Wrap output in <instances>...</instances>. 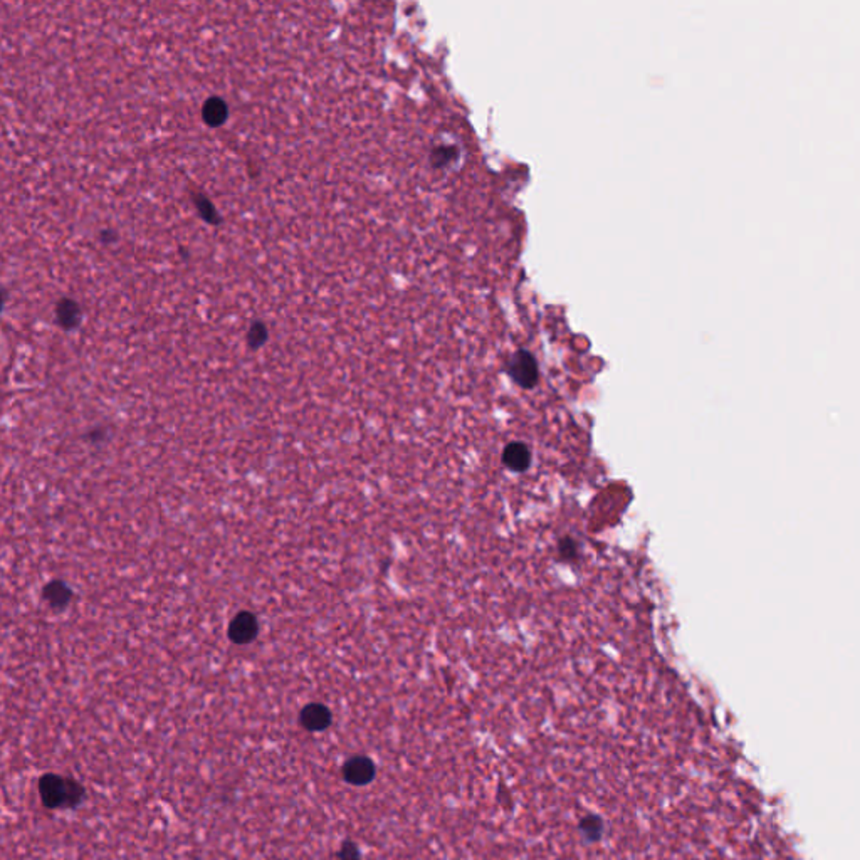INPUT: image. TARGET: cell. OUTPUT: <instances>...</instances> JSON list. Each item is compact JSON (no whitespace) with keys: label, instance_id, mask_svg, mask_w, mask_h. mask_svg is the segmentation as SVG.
Wrapping results in <instances>:
<instances>
[{"label":"cell","instance_id":"cell-1","mask_svg":"<svg viewBox=\"0 0 860 860\" xmlns=\"http://www.w3.org/2000/svg\"><path fill=\"white\" fill-rule=\"evenodd\" d=\"M41 798L46 807L63 808L74 807L83 800V787L71 778L58 774H46L39 783Z\"/></svg>","mask_w":860,"mask_h":860},{"label":"cell","instance_id":"cell-2","mask_svg":"<svg viewBox=\"0 0 860 860\" xmlns=\"http://www.w3.org/2000/svg\"><path fill=\"white\" fill-rule=\"evenodd\" d=\"M506 373L509 375L511 380L524 390H531L537 387L539 380V368L538 361L533 353L528 350H518L511 355V358L506 363Z\"/></svg>","mask_w":860,"mask_h":860},{"label":"cell","instance_id":"cell-3","mask_svg":"<svg viewBox=\"0 0 860 860\" xmlns=\"http://www.w3.org/2000/svg\"><path fill=\"white\" fill-rule=\"evenodd\" d=\"M343 777L348 783L356 784V787L368 784L375 778L373 761L366 756H353L346 761L345 768H343Z\"/></svg>","mask_w":860,"mask_h":860},{"label":"cell","instance_id":"cell-4","mask_svg":"<svg viewBox=\"0 0 860 860\" xmlns=\"http://www.w3.org/2000/svg\"><path fill=\"white\" fill-rule=\"evenodd\" d=\"M502 464L513 472H526L531 466V450L524 442L514 440L504 447Z\"/></svg>","mask_w":860,"mask_h":860},{"label":"cell","instance_id":"cell-5","mask_svg":"<svg viewBox=\"0 0 860 860\" xmlns=\"http://www.w3.org/2000/svg\"><path fill=\"white\" fill-rule=\"evenodd\" d=\"M229 636L234 642H237V643L251 642L252 638L257 636L256 617L249 612L239 613L237 617L232 620V623H230Z\"/></svg>","mask_w":860,"mask_h":860},{"label":"cell","instance_id":"cell-6","mask_svg":"<svg viewBox=\"0 0 860 860\" xmlns=\"http://www.w3.org/2000/svg\"><path fill=\"white\" fill-rule=\"evenodd\" d=\"M301 722L309 731H323L330 726L331 713L323 704H309L301 713Z\"/></svg>","mask_w":860,"mask_h":860},{"label":"cell","instance_id":"cell-7","mask_svg":"<svg viewBox=\"0 0 860 860\" xmlns=\"http://www.w3.org/2000/svg\"><path fill=\"white\" fill-rule=\"evenodd\" d=\"M227 105L220 98H210L204 106V120L210 126H220L227 120Z\"/></svg>","mask_w":860,"mask_h":860},{"label":"cell","instance_id":"cell-8","mask_svg":"<svg viewBox=\"0 0 860 860\" xmlns=\"http://www.w3.org/2000/svg\"><path fill=\"white\" fill-rule=\"evenodd\" d=\"M58 319L64 328H68V330L78 326L79 319H81V311H79L78 304L71 299L61 301L59 306H58Z\"/></svg>","mask_w":860,"mask_h":860},{"label":"cell","instance_id":"cell-9","mask_svg":"<svg viewBox=\"0 0 860 860\" xmlns=\"http://www.w3.org/2000/svg\"><path fill=\"white\" fill-rule=\"evenodd\" d=\"M44 596H46V600L53 605V607H64V605L69 601L71 591H69V589L64 584L56 581V584H51L46 586Z\"/></svg>","mask_w":860,"mask_h":860},{"label":"cell","instance_id":"cell-10","mask_svg":"<svg viewBox=\"0 0 860 860\" xmlns=\"http://www.w3.org/2000/svg\"><path fill=\"white\" fill-rule=\"evenodd\" d=\"M580 830L581 834L585 835V839L594 840L595 842V840H599L601 834H603V822L596 815L585 817V819L580 822Z\"/></svg>","mask_w":860,"mask_h":860},{"label":"cell","instance_id":"cell-11","mask_svg":"<svg viewBox=\"0 0 860 860\" xmlns=\"http://www.w3.org/2000/svg\"><path fill=\"white\" fill-rule=\"evenodd\" d=\"M195 205H197V209H199L200 215L207 220V222H212V224L219 222L217 210H215V207L212 204H210L209 199H205L204 195H197L195 197Z\"/></svg>","mask_w":860,"mask_h":860},{"label":"cell","instance_id":"cell-12","mask_svg":"<svg viewBox=\"0 0 860 860\" xmlns=\"http://www.w3.org/2000/svg\"><path fill=\"white\" fill-rule=\"evenodd\" d=\"M267 340V330L262 323H254L251 331H249V345L252 348L261 346Z\"/></svg>","mask_w":860,"mask_h":860},{"label":"cell","instance_id":"cell-13","mask_svg":"<svg viewBox=\"0 0 860 860\" xmlns=\"http://www.w3.org/2000/svg\"><path fill=\"white\" fill-rule=\"evenodd\" d=\"M560 554L563 558H578V544L573 538H563L560 542Z\"/></svg>","mask_w":860,"mask_h":860},{"label":"cell","instance_id":"cell-14","mask_svg":"<svg viewBox=\"0 0 860 860\" xmlns=\"http://www.w3.org/2000/svg\"><path fill=\"white\" fill-rule=\"evenodd\" d=\"M340 859L341 860H360V850L353 842H346L343 844V847L340 850Z\"/></svg>","mask_w":860,"mask_h":860}]
</instances>
